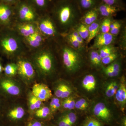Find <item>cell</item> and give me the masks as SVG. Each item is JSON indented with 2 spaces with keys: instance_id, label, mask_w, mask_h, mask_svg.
<instances>
[{
  "instance_id": "1",
  "label": "cell",
  "mask_w": 126,
  "mask_h": 126,
  "mask_svg": "<svg viewBox=\"0 0 126 126\" xmlns=\"http://www.w3.org/2000/svg\"><path fill=\"white\" fill-rule=\"evenodd\" d=\"M52 12L64 34L80 22L82 16L76 0H58Z\"/></svg>"
},
{
  "instance_id": "15",
  "label": "cell",
  "mask_w": 126,
  "mask_h": 126,
  "mask_svg": "<svg viewBox=\"0 0 126 126\" xmlns=\"http://www.w3.org/2000/svg\"><path fill=\"white\" fill-rule=\"evenodd\" d=\"M26 42L32 48H37L40 46L44 42L43 35L38 30L33 34L25 38Z\"/></svg>"
},
{
  "instance_id": "12",
  "label": "cell",
  "mask_w": 126,
  "mask_h": 126,
  "mask_svg": "<svg viewBox=\"0 0 126 126\" xmlns=\"http://www.w3.org/2000/svg\"><path fill=\"white\" fill-rule=\"evenodd\" d=\"M101 18L113 17L117 15L118 12L122 10L118 7L111 6L101 2L96 7Z\"/></svg>"
},
{
  "instance_id": "36",
  "label": "cell",
  "mask_w": 126,
  "mask_h": 126,
  "mask_svg": "<svg viewBox=\"0 0 126 126\" xmlns=\"http://www.w3.org/2000/svg\"><path fill=\"white\" fill-rule=\"evenodd\" d=\"M82 126H103L101 122L94 118H87L84 122Z\"/></svg>"
},
{
  "instance_id": "6",
  "label": "cell",
  "mask_w": 126,
  "mask_h": 126,
  "mask_svg": "<svg viewBox=\"0 0 126 126\" xmlns=\"http://www.w3.org/2000/svg\"><path fill=\"white\" fill-rule=\"evenodd\" d=\"M117 40V36L113 35L110 33H99L94 38L93 45L89 49H98L107 46L114 45Z\"/></svg>"
},
{
  "instance_id": "24",
  "label": "cell",
  "mask_w": 126,
  "mask_h": 126,
  "mask_svg": "<svg viewBox=\"0 0 126 126\" xmlns=\"http://www.w3.org/2000/svg\"><path fill=\"white\" fill-rule=\"evenodd\" d=\"M73 29L78 32L84 40L85 41L87 40L89 36L88 26L80 22Z\"/></svg>"
},
{
  "instance_id": "17",
  "label": "cell",
  "mask_w": 126,
  "mask_h": 126,
  "mask_svg": "<svg viewBox=\"0 0 126 126\" xmlns=\"http://www.w3.org/2000/svg\"><path fill=\"white\" fill-rule=\"evenodd\" d=\"M82 15L86 12L97 7L101 0H76Z\"/></svg>"
},
{
  "instance_id": "34",
  "label": "cell",
  "mask_w": 126,
  "mask_h": 126,
  "mask_svg": "<svg viewBox=\"0 0 126 126\" xmlns=\"http://www.w3.org/2000/svg\"><path fill=\"white\" fill-rule=\"evenodd\" d=\"M5 73L8 76H13L17 71V66L14 63H9L6 65L4 68Z\"/></svg>"
},
{
  "instance_id": "28",
  "label": "cell",
  "mask_w": 126,
  "mask_h": 126,
  "mask_svg": "<svg viewBox=\"0 0 126 126\" xmlns=\"http://www.w3.org/2000/svg\"><path fill=\"white\" fill-rule=\"evenodd\" d=\"M122 21L121 20H114L110 26L109 33L113 35L117 36L122 29Z\"/></svg>"
},
{
  "instance_id": "13",
  "label": "cell",
  "mask_w": 126,
  "mask_h": 126,
  "mask_svg": "<svg viewBox=\"0 0 126 126\" xmlns=\"http://www.w3.org/2000/svg\"><path fill=\"white\" fill-rule=\"evenodd\" d=\"M17 31L21 36L25 38L30 36L38 30L37 25L33 23H23L17 26Z\"/></svg>"
},
{
  "instance_id": "42",
  "label": "cell",
  "mask_w": 126,
  "mask_h": 126,
  "mask_svg": "<svg viewBox=\"0 0 126 126\" xmlns=\"http://www.w3.org/2000/svg\"><path fill=\"white\" fill-rule=\"evenodd\" d=\"M103 71L104 73L107 76L111 78L117 77L119 74V73L113 71L112 69L108 66L106 68H104Z\"/></svg>"
},
{
  "instance_id": "44",
  "label": "cell",
  "mask_w": 126,
  "mask_h": 126,
  "mask_svg": "<svg viewBox=\"0 0 126 126\" xmlns=\"http://www.w3.org/2000/svg\"><path fill=\"white\" fill-rule=\"evenodd\" d=\"M58 125L59 126H72L63 117L60 120L59 122Z\"/></svg>"
},
{
  "instance_id": "7",
  "label": "cell",
  "mask_w": 126,
  "mask_h": 126,
  "mask_svg": "<svg viewBox=\"0 0 126 126\" xmlns=\"http://www.w3.org/2000/svg\"><path fill=\"white\" fill-rule=\"evenodd\" d=\"M37 64L44 72H51L53 67V60L52 54L48 51L41 52L36 58Z\"/></svg>"
},
{
  "instance_id": "22",
  "label": "cell",
  "mask_w": 126,
  "mask_h": 126,
  "mask_svg": "<svg viewBox=\"0 0 126 126\" xmlns=\"http://www.w3.org/2000/svg\"><path fill=\"white\" fill-rule=\"evenodd\" d=\"M89 58L91 64L94 67H98L101 66L102 58L97 49H90Z\"/></svg>"
},
{
  "instance_id": "47",
  "label": "cell",
  "mask_w": 126,
  "mask_h": 126,
  "mask_svg": "<svg viewBox=\"0 0 126 126\" xmlns=\"http://www.w3.org/2000/svg\"><path fill=\"white\" fill-rule=\"evenodd\" d=\"M122 126H126V118H124L122 121Z\"/></svg>"
},
{
  "instance_id": "21",
  "label": "cell",
  "mask_w": 126,
  "mask_h": 126,
  "mask_svg": "<svg viewBox=\"0 0 126 126\" xmlns=\"http://www.w3.org/2000/svg\"><path fill=\"white\" fill-rule=\"evenodd\" d=\"M83 87L88 92H92L95 90L96 86V81L92 74L86 75L82 81Z\"/></svg>"
},
{
  "instance_id": "16",
  "label": "cell",
  "mask_w": 126,
  "mask_h": 126,
  "mask_svg": "<svg viewBox=\"0 0 126 126\" xmlns=\"http://www.w3.org/2000/svg\"><path fill=\"white\" fill-rule=\"evenodd\" d=\"M115 98L122 108L126 103V87L124 79L122 78L119 86L115 94Z\"/></svg>"
},
{
  "instance_id": "33",
  "label": "cell",
  "mask_w": 126,
  "mask_h": 126,
  "mask_svg": "<svg viewBox=\"0 0 126 126\" xmlns=\"http://www.w3.org/2000/svg\"><path fill=\"white\" fill-rule=\"evenodd\" d=\"M119 54L118 51L102 59V64L108 65L114 62L118 58Z\"/></svg>"
},
{
  "instance_id": "40",
  "label": "cell",
  "mask_w": 126,
  "mask_h": 126,
  "mask_svg": "<svg viewBox=\"0 0 126 126\" xmlns=\"http://www.w3.org/2000/svg\"><path fill=\"white\" fill-rule=\"evenodd\" d=\"M65 34H67L68 35L70 36L74 37V38L77 39V40L82 45L84 46H85L86 45V41L84 40L81 36H79L78 32L74 29L71 30L70 31L68 32L67 33Z\"/></svg>"
},
{
  "instance_id": "2",
  "label": "cell",
  "mask_w": 126,
  "mask_h": 126,
  "mask_svg": "<svg viewBox=\"0 0 126 126\" xmlns=\"http://www.w3.org/2000/svg\"><path fill=\"white\" fill-rule=\"evenodd\" d=\"M23 43L16 35L2 30L0 31V50L7 54H12L23 48Z\"/></svg>"
},
{
  "instance_id": "43",
  "label": "cell",
  "mask_w": 126,
  "mask_h": 126,
  "mask_svg": "<svg viewBox=\"0 0 126 126\" xmlns=\"http://www.w3.org/2000/svg\"><path fill=\"white\" fill-rule=\"evenodd\" d=\"M120 45L121 48L124 50L126 49V28H124L120 40Z\"/></svg>"
},
{
  "instance_id": "11",
  "label": "cell",
  "mask_w": 126,
  "mask_h": 126,
  "mask_svg": "<svg viewBox=\"0 0 126 126\" xmlns=\"http://www.w3.org/2000/svg\"><path fill=\"white\" fill-rule=\"evenodd\" d=\"M17 71L21 76L27 79L32 78L35 74L33 66L29 62L25 60H20L16 64Z\"/></svg>"
},
{
  "instance_id": "18",
  "label": "cell",
  "mask_w": 126,
  "mask_h": 126,
  "mask_svg": "<svg viewBox=\"0 0 126 126\" xmlns=\"http://www.w3.org/2000/svg\"><path fill=\"white\" fill-rule=\"evenodd\" d=\"M73 93L72 88L67 84L60 83L55 89V94L59 98L65 99L70 96Z\"/></svg>"
},
{
  "instance_id": "38",
  "label": "cell",
  "mask_w": 126,
  "mask_h": 126,
  "mask_svg": "<svg viewBox=\"0 0 126 126\" xmlns=\"http://www.w3.org/2000/svg\"><path fill=\"white\" fill-rule=\"evenodd\" d=\"M50 109L47 107H45L39 109L35 112V115L38 117L41 118L47 117L50 113Z\"/></svg>"
},
{
  "instance_id": "32",
  "label": "cell",
  "mask_w": 126,
  "mask_h": 126,
  "mask_svg": "<svg viewBox=\"0 0 126 126\" xmlns=\"http://www.w3.org/2000/svg\"><path fill=\"white\" fill-rule=\"evenodd\" d=\"M75 100L73 97L70 96L64 99L62 103L63 108L65 109L71 110L75 108Z\"/></svg>"
},
{
  "instance_id": "29",
  "label": "cell",
  "mask_w": 126,
  "mask_h": 126,
  "mask_svg": "<svg viewBox=\"0 0 126 126\" xmlns=\"http://www.w3.org/2000/svg\"><path fill=\"white\" fill-rule=\"evenodd\" d=\"M25 113L24 109L21 107H18L11 110L9 112V115L12 119H19L24 117Z\"/></svg>"
},
{
  "instance_id": "27",
  "label": "cell",
  "mask_w": 126,
  "mask_h": 126,
  "mask_svg": "<svg viewBox=\"0 0 126 126\" xmlns=\"http://www.w3.org/2000/svg\"><path fill=\"white\" fill-rule=\"evenodd\" d=\"M103 19L100 24L99 33H109L110 25L114 20L113 17H106Z\"/></svg>"
},
{
  "instance_id": "10",
  "label": "cell",
  "mask_w": 126,
  "mask_h": 126,
  "mask_svg": "<svg viewBox=\"0 0 126 126\" xmlns=\"http://www.w3.org/2000/svg\"><path fill=\"white\" fill-rule=\"evenodd\" d=\"M93 112L96 117L104 122H109L111 117L110 110L103 103L96 104L93 109Z\"/></svg>"
},
{
  "instance_id": "41",
  "label": "cell",
  "mask_w": 126,
  "mask_h": 126,
  "mask_svg": "<svg viewBox=\"0 0 126 126\" xmlns=\"http://www.w3.org/2000/svg\"><path fill=\"white\" fill-rule=\"evenodd\" d=\"M64 117L70 123L72 126L77 121V117L75 113L73 112L68 113L65 114Z\"/></svg>"
},
{
  "instance_id": "31",
  "label": "cell",
  "mask_w": 126,
  "mask_h": 126,
  "mask_svg": "<svg viewBox=\"0 0 126 126\" xmlns=\"http://www.w3.org/2000/svg\"><path fill=\"white\" fill-rule=\"evenodd\" d=\"M102 2L106 4L124 10L125 6L122 0H101Z\"/></svg>"
},
{
  "instance_id": "39",
  "label": "cell",
  "mask_w": 126,
  "mask_h": 126,
  "mask_svg": "<svg viewBox=\"0 0 126 126\" xmlns=\"http://www.w3.org/2000/svg\"><path fill=\"white\" fill-rule=\"evenodd\" d=\"M61 106L60 100L58 98L54 97L52 98L50 103V109L52 112L55 111Z\"/></svg>"
},
{
  "instance_id": "35",
  "label": "cell",
  "mask_w": 126,
  "mask_h": 126,
  "mask_svg": "<svg viewBox=\"0 0 126 126\" xmlns=\"http://www.w3.org/2000/svg\"><path fill=\"white\" fill-rule=\"evenodd\" d=\"M30 109L34 110L40 108L42 101L33 95L30 99Z\"/></svg>"
},
{
  "instance_id": "48",
  "label": "cell",
  "mask_w": 126,
  "mask_h": 126,
  "mask_svg": "<svg viewBox=\"0 0 126 126\" xmlns=\"http://www.w3.org/2000/svg\"><path fill=\"white\" fill-rule=\"evenodd\" d=\"M2 65H1V63L0 62V74L1 73V72H2Z\"/></svg>"
},
{
  "instance_id": "23",
  "label": "cell",
  "mask_w": 126,
  "mask_h": 126,
  "mask_svg": "<svg viewBox=\"0 0 126 126\" xmlns=\"http://www.w3.org/2000/svg\"><path fill=\"white\" fill-rule=\"evenodd\" d=\"M102 59L105 58L110 55L118 51V47L114 45H110L104 46L97 49Z\"/></svg>"
},
{
  "instance_id": "3",
  "label": "cell",
  "mask_w": 126,
  "mask_h": 126,
  "mask_svg": "<svg viewBox=\"0 0 126 126\" xmlns=\"http://www.w3.org/2000/svg\"><path fill=\"white\" fill-rule=\"evenodd\" d=\"M63 62L65 68L71 73L77 72L82 64V59L80 52L68 45L62 47Z\"/></svg>"
},
{
  "instance_id": "30",
  "label": "cell",
  "mask_w": 126,
  "mask_h": 126,
  "mask_svg": "<svg viewBox=\"0 0 126 126\" xmlns=\"http://www.w3.org/2000/svg\"><path fill=\"white\" fill-rule=\"evenodd\" d=\"M117 83L113 81L110 83L106 88V94L107 97H111L115 95L118 88Z\"/></svg>"
},
{
  "instance_id": "26",
  "label": "cell",
  "mask_w": 126,
  "mask_h": 126,
  "mask_svg": "<svg viewBox=\"0 0 126 126\" xmlns=\"http://www.w3.org/2000/svg\"><path fill=\"white\" fill-rule=\"evenodd\" d=\"M37 10H46L49 6L50 0H27Z\"/></svg>"
},
{
  "instance_id": "14",
  "label": "cell",
  "mask_w": 126,
  "mask_h": 126,
  "mask_svg": "<svg viewBox=\"0 0 126 126\" xmlns=\"http://www.w3.org/2000/svg\"><path fill=\"white\" fill-rule=\"evenodd\" d=\"M99 14L96 8L91 9L82 15L80 22L87 26H89L99 19Z\"/></svg>"
},
{
  "instance_id": "37",
  "label": "cell",
  "mask_w": 126,
  "mask_h": 126,
  "mask_svg": "<svg viewBox=\"0 0 126 126\" xmlns=\"http://www.w3.org/2000/svg\"><path fill=\"white\" fill-rule=\"evenodd\" d=\"M89 103L84 98H81L75 102V108L79 110H86L89 106Z\"/></svg>"
},
{
  "instance_id": "25",
  "label": "cell",
  "mask_w": 126,
  "mask_h": 126,
  "mask_svg": "<svg viewBox=\"0 0 126 126\" xmlns=\"http://www.w3.org/2000/svg\"><path fill=\"white\" fill-rule=\"evenodd\" d=\"M64 35L67 44L69 46H71L75 49L81 52L84 50L85 46L81 45L74 37L70 36L67 34H65Z\"/></svg>"
},
{
  "instance_id": "19",
  "label": "cell",
  "mask_w": 126,
  "mask_h": 126,
  "mask_svg": "<svg viewBox=\"0 0 126 126\" xmlns=\"http://www.w3.org/2000/svg\"><path fill=\"white\" fill-rule=\"evenodd\" d=\"M102 18H99L94 23L88 26L89 36L86 41V44L87 45L91 42L99 33L100 26Z\"/></svg>"
},
{
  "instance_id": "4",
  "label": "cell",
  "mask_w": 126,
  "mask_h": 126,
  "mask_svg": "<svg viewBox=\"0 0 126 126\" xmlns=\"http://www.w3.org/2000/svg\"><path fill=\"white\" fill-rule=\"evenodd\" d=\"M15 14L23 23H33L37 19V10L27 0H21L14 6Z\"/></svg>"
},
{
  "instance_id": "9",
  "label": "cell",
  "mask_w": 126,
  "mask_h": 126,
  "mask_svg": "<svg viewBox=\"0 0 126 126\" xmlns=\"http://www.w3.org/2000/svg\"><path fill=\"white\" fill-rule=\"evenodd\" d=\"M32 93L34 96L41 101H46L52 96L51 90L48 86L44 84H34L32 88Z\"/></svg>"
},
{
  "instance_id": "8",
  "label": "cell",
  "mask_w": 126,
  "mask_h": 126,
  "mask_svg": "<svg viewBox=\"0 0 126 126\" xmlns=\"http://www.w3.org/2000/svg\"><path fill=\"white\" fill-rule=\"evenodd\" d=\"M15 14L14 6L0 1V25L6 26Z\"/></svg>"
},
{
  "instance_id": "20",
  "label": "cell",
  "mask_w": 126,
  "mask_h": 126,
  "mask_svg": "<svg viewBox=\"0 0 126 126\" xmlns=\"http://www.w3.org/2000/svg\"><path fill=\"white\" fill-rule=\"evenodd\" d=\"M1 86L4 90L11 95L16 96L20 93L19 87L10 80H4L1 83Z\"/></svg>"
},
{
  "instance_id": "5",
  "label": "cell",
  "mask_w": 126,
  "mask_h": 126,
  "mask_svg": "<svg viewBox=\"0 0 126 126\" xmlns=\"http://www.w3.org/2000/svg\"><path fill=\"white\" fill-rule=\"evenodd\" d=\"M37 25L39 31L43 35L52 38L58 34L56 24L48 16H45L41 18Z\"/></svg>"
},
{
  "instance_id": "46",
  "label": "cell",
  "mask_w": 126,
  "mask_h": 126,
  "mask_svg": "<svg viewBox=\"0 0 126 126\" xmlns=\"http://www.w3.org/2000/svg\"><path fill=\"white\" fill-rule=\"evenodd\" d=\"M29 126H43L41 123L38 121H35L29 124Z\"/></svg>"
},
{
  "instance_id": "45",
  "label": "cell",
  "mask_w": 126,
  "mask_h": 126,
  "mask_svg": "<svg viewBox=\"0 0 126 126\" xmlns=\"http://www.w3.org/2000/svg\"><path fill=\"white\" fill-rule=\"evenodd\" d=\"M20 0H0V1L14 6Z\"/></svg>"
}]
</instances>
